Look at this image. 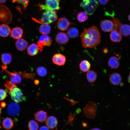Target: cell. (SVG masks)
Instances as JSON below:
<instances>
[{
    "mask_svg": "<svg viewBox=\"0 0 130 130\" xmlns=\"http://www.w3.org/2000/svg\"><path fill=\"white\" fill-rule=\"evenodd\" d=\"M99 3L102 5L106 4L109 1V0H98Z\"/></svg>",
    "mask_w": 130,
    "mask_h": 130,
    "instance_id": "37",
    "label": "cell"
},
{
    "mask_svg": "<svg viewBox=\"0 0 130 130\" xmlns=\"http://www.w3.org/2000/svg\"><path fill=\"white\" fill-rule=\"evenodd\" d=\"M11 55L9 53L2 54L1 56V60L3 63V65L7 66V65L10 64L12 60Z\"/></svg>",
    "mask_w": 130,
    "mask_h": 130,
    "instance_id": "24",
    "label": "cell"
},
{
    "mask_svg": "<svg viewBox=\"0 0 130 130\" xmlns=\"http://www.w3.org/2000/svg\"><path fill=\"white\" fill-rule=\"evenodd\" d=\"M58 121L56 118L53 116H50L47 118L46 121V126L49 129L55 128L58 124Z\"/></svg>",
    "mask_w": 130,
    "mask_h": 130,
    "instance_id": "15",
    "label": "cell"
},
{
    "mask_svg": "<svg viewBox=\"0 0 130 130\" xmlns=\"http://www.w3.org/2000/svg\"><path fill=\"white\" fill-rule=\"evenodd\" d=\"M88 17L87 13L85 12H79L78 13L77 16L78 20L80 23L84 22L86 20Z\"/></svg>",
    "mask_w": 130,
    "mask_h": 130,
    "instance_id": "30",
    "label": "cell"
},
{
    "mask_svg": "<svg viewBox=\"0 0 130 130\" xmlns=\"http://www.w3.org/2000/svg\"><path fill=\"white\" fill-rule=\"evenodd\" d=\"M7 96L6 92L3 90L0 89V100H4Z\"/></svg>",
    "mask_w": 130,
    "mask_h": 130,
    "instance_id": "36",
    "label": "cell"
},
{
    "mask_svg": "<svg viewBox=\"0 0 130 130\" xmlns=\"http://www.w3.org/2000/svg\"><path fill=\"white\" fill-rule=\"evenodd\" d=\"M13 2H17L21 4L23 9H25L27 7L29 2V0H11Z\"/></svg>",
    "mask_w": 130,
    "mask_h": 130,
    "instance_id": "33",
    "label": "cell"
},
{
    "mask_svg": "<svg viewBox=\"0 0 130 130\" xmlns=\"http://www.w3.org/2000/svg\"><path fill=\"white\" fill-rule=\"evenodd\" d=\"M6 105V104L4 102H2L1 103V107L2 108L5 107Z\"/></svg>",
    "mask_w": 130,
    "mask_h": 130,
    "instance_id": "40",
    "label": "cell"
},
{
    "mask_svg": "<svg viewBox=\"0 0 130 130\" xmlns=\"http://www.w3.org/2000/svg\"><path fill=\"white\" fill-rule=\"evenodd\" d=\"M20 110V107L16 102H12L10 103L7 108V111L8 114L12 116H16Z\"/></svg>",
    "mask_w": 130,
    "mask_h": 130,
    "instance_id": "9",
    "label": "cell"
},
{
    "mask_svg": "<svg viewBox=\"0 0 130 130\" xmlns=\"http://www.w3.org/2000/svg\"><path fill=\"white\" fill-rule=\"evenodd\" d=\"M72 24L66 18L63 17L58 19L57 22V26L60 30L65 31L67 29L70 25Z\"/></svg>",
    "mask_w": 130,
    "mask_h": 130,
    "instance_id": "8",
    "label": "cell"
},
{
    "mask_svg": "<svg viewBox=\"0 0 130 130\" xmlns=\"http://www.w3.org/2000/svg\"><path fill=\"white\" fill-rule=\"evenodd\" d=\"M98 0H83L80 3L81 7L83 8L87 14H93L98 5Z\"/></svg>",
    "mask_w": 130,
    "mask_h": 130,
    "instance_id": "5",
    "label": "cell"
},
{
    "mask_svg": "<svg viewBox=\"0 0 130 130\" xmlns=\"http://www.w3.org/2000/svg\"><path fill=\"white\" fill-rule=\"evenodd\" d=\"M61 0H45V4H39L38 6L40 10H58L60 9L59 2Z\"/></svg>",
    "mask_w": 130,
    "mask_h": 130,
    "instance_id": "6",
    "label": "cell"
},
{
    "mask_svg": "<svg viewBox=\"0 0 130 130\" xmlns=\"http://www.w3.org/2000/svg\"><path fill=\"white\" fill-rule=\"evenodd\" d=\"M80 37L82 46L85 48L94 47L101 42L100 33L98 28L94 26L84 29Z\"/></svg>",
    "mask_w": 130,
    "mask_h": 130,
    "instance_id": "1",
    "label": "cell"
},
{
    "mask_svg": "<svg viewBox=\"0 0 130 130\" xmlns=\"http://www.w3.org/2000/svg\"><path fill=\"white\" fill-rule=\"evenodd\" d=\"M52 39L49 36L43 34L40 36L38 41L44 46H50L52 42Z\"/></svg>",
    "mask_w": 130,
    "mask_h": 130,
    "instance_id": "16",
    "label": "cell"
},
{
    "mask_svg": "<svg viewBox=\"0 0 130 130\" xmlns=\"http://www.w3.org/2000/svg\"><path fill=\"white\" fill-rule=\"evenodd\" d=\"M69 37L65 33L60 32L57 34L55 37V40L58 43L60 44L65 45L69 41Z\"/></svg>",
    "mask_w": 130,
    "mask_h": 130,
    "instance_id": "12",
    "label": "cell"
},
{
    "mask_svg": "<svg viewBox=\"0 0 130 130\" xmlns=\"http://www.w3.org/2000/svg\"><path fill=\"white\" fill-rule=\"evenodd\" d=\"M113 24L114 29L117 30L120 28L122 25L120 21L116 19L114 17L113 18Z\"/></svg>",
    "mask_w": 130,
    "mask_h": 130,
    "instance_id": "35",
    "label": "cell"
},
{
    "mask_svg": "<svg viewBox=\"0 0 130 130\" xmlns=\"http://www.w3.org/2000/svg\"><path fill=\"white\" fill-rule=\"evenodd\" d=\"M39 51L37 45L32 43L28 47L27 49V53L28 55L31 56L36 55Z\"/></svg>",
    "mask_w": 130,
    "mask_h": 130,
    "instance_id": "22",
    "label": "cell"
},
{
    "mask_svg": "<svg viewBox=\"0 0 130 130\" xmlns=\"http://www.w3.org/2000/svg\"><path fill=\"white\" fill-rule=\"evenodd\" d=\"M49 129L46 126H43L41 127L39 129L40 130H49Z\"/></svg>",
    "mask_w": 130,
    "mask_h": 130,
    "instance_id": "39",
    "label": "cell"
},
{
    "mask_svg": "<svg viewBox=\"0 0 130 130\" xmlns=\"http://www.w3.org/2000/svg\"><path fill=\"white\" fill-rule=\"evenodd\" d=\"M109 79L112 84L117 85H119L121 83L122 78L120 75L118 73H114L110 75Z\"/></svg>",
    "mask_w": 130,
    "mask_h": 130,
    "instance_id": "14",
    "label": "cell"
},
{
    "mask_svg": "<svg viewBox=\"0 0 130 130\" xmlns=\"http://www.w3.org/2000/svg\"><path fill=\"white\" fill-rule=\"evenodd\" d=\"M5 86L8 91L9 94L13 101L17 103L22 101L24 98L23 93L21 90L17 87L16 84L7 80L5 82Z\"/></svg>",
    "mask_w": 130,
    "mask_h": 130,
    "instance_id": "2",
    "label": "cell"
},
{
    "mask_svg": "<svg viewBox=\"0 0 130 130\" xmlns=\"http://www.w3.org/2000/svg\"><path fill=\"white\" fill-rule=\"evenodd\" d=\"M6 0H0V3L2 4L4 3Z\"/></svg>",
    "mask_w": 130,
    "mask_h": 130,
    "instance_id": "42",
    "label": "cell"
},
{
    "mask_svg": "<svg viewBox=\"0 0 130 130\" xmlns=\"http://www.w3.org/2000/svg\"><path fill=\"white\" fill-rule=\"evenodd\" d=\"M79 32L76 27H72L69 28L67 31V34L68 37L71 38H76L79 35Z\"/></svg>",
    "mask_w": 130,
    "mask_h": 130,
    "instance_id": "26",
    "label": "cell"
},
{
    "mask_svg": "<svg viewBox=\"0 0 130 130\" xmlns=\"http://www.w3.org/2000/svg\"><path fill=\"white\" fill-rule=\"evenodd\" d=\"M37 45L38 47L39 51L40 52H42L43 51V46L38 41L37 42Z\"/></svg>",
    "mask_w": 130,
    "mask_h": 130,
    "instance_id": "38",
    "label": "cell"
},
{
    "mask_svg": "<svg viewBox=\"0 0 130 130\" xmlns=\"http://www.w3.org/2000/svg\"><path fill=\"white\" fill-rule=\"evenodd\" d=\"M128 82L130 83V72L129 73V75L128 78Z\"/></svg>",
    "mask_w": 130,
    "mask_h": 130,
    "instance_id": "43",
    "label": "cell"
},
{
    "mask_svg": "<svg viewBox=\"0 0 130 130\" xmlns=\"http://www.w3.org/2000/svg\"></svg>",
    "mask_w": 130,
    "mask_h": 130,
    "instance_id": "46",
    "label": "cell"
},
{
    "mask_svg": "<svg viewBox=\"0 0 130 130\" xmlns=\"http://www.w3.org/2000/svg\"><path fill=\"white\" fill-rule=\"evenodd\" d=\"M11 34L13 38L18 39L21 38L22 36L23 31L21 28L16 27L13 28L11 31Z\"/></svg>",
    "mask_w": 130,
    "mask_h": 130,
    "instance_id": "18",
    "label": "cell"
},
{
    "mask_svg": "<svg viewBox=\"0 0 130 130\" xmlns=\"http://www.w3.org/2000/svg\"><path fill=\"white\" fill-rule=\"evenodd\" d=\"M11 29L7 24L0 25V36L3 37H7L11 32Z\"/></svg>",
    "mask_w": 130,
    "mask_h": 130,
    "instance_id": "20",
    "label": "cell"
},
{
    "mask_svg": "<svg viewBox=\"0 0 130 130\" xmlns=\"http://www.w3.org/2000/svg\"><path fill=\"white\" fill-rule=\"evenodd\" d=\"M5 71L8 74L10 77V81L12 83L16 84L21 82L22 78L18 72L15 71L11 72L7 70Z\"/></svg>",
    "mask_w": 130,
    "mask_h": 130,
    "instance_id": "10",
    "label": "cell"
},
{
    "mask_svg": "<svg viewBox=\"0 0 130 130\" xmlns=\"http://www.w3.org/2000/svg\"><path fill=\"white\" fill-rule=\"evenodd\" d=\"M100 26L102 30L105 32L111 31L114 28L113 21L108 20L101 21Z\"/></svg>",
    "mask_w": 130,
    "mask_h": 130,
    "instance_id": "11",
    "label": "cell"
},
{
    "mask_svg": "<svg viewBox=\"0 0 130 130\" xmlns=\"http://www.w3.org/2000/svg\"><path fill=\"white\" fill-rule=\"evenodd\" d=\"M52 60L53 63L55 64L61 66L65 64L66 58L65 55L59 53L55 54L53 55Z\"/></svg>",
    "mask_w": 130,
    "mask_h": 130,
    "instance_id": "7",
    "label": "cell"
},
{
    "mask_svg": "<svg viewBox=\"0 0 130 130\" xmlns=\"http://www.w3.org/2000/svg\"><path fill=\"white\" fill-rule=\"evenodd\" d=\"M18 72L19 74L21 76L25 78H29L33 79L35 76V73H27L25 72Z\"/></svg>",
    "mask_w": 130,
    "mask_h": 130,
    "instance_id": "34",
    "label": "cell"
},
{
    "mask_svg": "<svg viewBox=\"0 0 130 130\" xmlns=\"http://www.w3.org/2000/svg\"><path fill=\"white\" fill-rule=\"evenodd\" d=\"M28 45L27 41L22 38L17 39L15 42L16 48L20 51H22L25 50L27 47Z\"/></svg>",
    "mask_w": 130,
    "mask_h": 130,
    "instance_id": "13",
    "label": "cell"
},
{
    "mask_svg": "<svg viewBox=\"0 0 130 130\" xmlns=\"http://www.w3.org/2000/svg\"><path fill=\"white\" fill-rule=\"evenodd\" d=\"M119 31L121 34L127 36L130 34V26L125 24L122 25L120 28Z\"/></svg>",
    "mask_w": 130,
    "mask_h": 130,
    "instance_id": "27",
    "label": "cell"
},
{
    "mask_svg": "<svg viewBox=\"0 0 130 130\" xmlns=\"http://www.w3.org/2000/svg\"><path fill=\"white\" fill-rule=\"evenodd\" d=\"M37 74L40 76L43 77L45 76L47 73L46 68L44 67L40 66L38 67L36 70Z\"/></svg>",
    "mask_w": 130,
    "mask_h": 130,
    "instance_id": "31",
    "label": "cell"
},
{
    "mask_svg": "<svg viewBox=\"0 0 130 130\" xmlns=\"http://www.w3.org/2000/svg\"><path fill=\"white\" fill-rule=\"evenodd\" d=\"M108 65L112 69L117 68L119 65V59L116 57H112L109 58L108 62Z\"/></svg>",
    "mask_w": 130,
    "mask_h": 130,
    "instance_id": "21",
    "label": "cell"
},
{
    "mask_svg": "<svg viewBox=\"0 0 130 130\" xmlns=\"http://www.w3.org/2000/svg\"><path fill=\"white\" fill-rule=\"evenodd\" d=\"M12 18V14L9 9L5 5H0V25L9 24Z\"/></svg>",
    "mask_w": 130,
    "mask_h": 130,
    "instance_id": "4",
    "label": "cell"
},
{
    "mask_svg": "<svg viewBox=\"0 0 130 130\" xmlns=\"http://www.w3.org/2000/svg\"><path fill=\"white\" fill-rule=\"evenodd\" d=\"M35 119L40 122H44L47 118V113L46 111L41 110L37 112L34 115Z\"/></svg>",
    "mask_w": 130,
    "mask_h": 130,
    "instance_id": "19",
    "label": "cell"
},
{
    "mask_svg": "<svg viewBox=\"0 0 130 130\" xmlns=\"http://www.w3.org/2000/svg\"><path fill=\"white\" fill-rule=\"evenodd\" d=\"M50 26L48 24H43L40 26L39 31V32L43 34L47 35L49 34L51 31Z\"/></svg>",
    "mask_w": 130,
    "mask_h": 130,
    "instance_id": "29",
    "label": "cell"
},
{
    "mask_svg": "<svg viewBox=\"0 0 130 130\" xmlns=\"http://www.w3.org/2000/svg\"><path fill=\"white\" fill-rule=\"evenodd\" d=\"M86 76L89 82L91 83L94 82L96 79L97 76V73L94 71L89 70L87 72Z\"/></svg>",
    "mask_w": 130,
    "mask_h": 130,
    "instance_id": "25",
    "label": "cell"
},
{
    "mask_svg": "<svg viewBox=\"0 0 130 130\" xmlns=\"http://www.w3.org/2000/svg\"><path fill=\"white\" fill-rule=\"evenodd\" d=\"M56 12L53 10H46L42 14L41 18L38 20L33 19L35 21L39 23L49 24L56 21L57 19Z\"/></svg>",
    "mask_w": 130,
    "mask_h": 130,
    "instance_id": "3",
    "label": "cell"
},
{
    "mask_svg": "<svg viewBox=\"0 0 130 130\" xmlns=\"http://www.w3.org/2000/svg\"><path fill=\"white\" fill-rule=\"evenodd\" d=\"M39 83V81L37 80H35L34 81V83L36 85H37Z\"/></svg>",
    "mask_w": 130,
    "mask_h": 130,
    "instance_id": "41",
    "label": "cell"
},
{
    "mask_svg": "<svg viewBox=\"0 0 130 130\" xmlns=\"http://www.w3.org/2000/svg\"><path fill=\"white\" fill-rule=\"evenodd\" d=\"M13 125V123L12 119L10 117H6L3 121L2 125L4 128L6 129H11Z\"/></svg>",
    "mask_w": 130,
    "mask_h": 130,
    "instance_id": "28",
    "label": "cell"
},
{
    "mask_svg": "<svg viewBox=\"0 0 130 130\" xmlns=\"http://www.w3.org/2000/svg\"><path fill=\"white\" fill-rule=\"evenodd\" d=\"M128 19L130 21V14L128 15Z\"/></svg>",
    "mask_w": 130,
    "mask_h": 130,
    "instance_id": "45",
    "label": "cell"
},
{
    "mask_svg": "<svg viewBox=\"0 0 130 130\" xmlns=\"http://www.w3.org/2000/svg\"><path fill=\"white\" fill-rule=\"evenodd\" d=\"M2 111H1V109L0 107V115Z\"/></svg>",
    "mask_w": 130,
    "mask_h": 130,
    "instance_id": "44",
    "label": "cell"
},
{
    "mask_svg": "<svg viewBox=\"0 0 130 130\" xmlns=\"http://www.w3.org/2000/svg\"><path fill=\"white\" fill-rule=\"evenodd\" d=\"M29 129L31 130H37L39 128V125L37 122L34 120H31L28 124Z\"/></svg>",
    "mask_w": 130,
    "mask_h": 130,
    "instance_id": "32",
    "label": "cell"
},
{
    "mask_svg": "<svg viewBox=\"0 0 130 130\" xmlns=\"http://www.w3.org/2000/svg\"><path fill=\"white\" fill-rule=\"evenodd\" d=\"M110 36L111 40L114 42H120L122 39V35L121 33L115 29L111 31Z\"/></svg>",
    "mask_w": 130,
    "mask_h": 130,
    "instance_id": "17",
    "label": "cell"
},
{
    "mask_svg": "<svg viewBox=\"0 0 130 130\" xmlns=\"http://www.w3.org/2000/svg\"><path fill=\"white\" fill-rule=\"evenodd\" d=\"M91 67L90 62L86 60H82L79 64L80 69L83 72H87L89 70Z\"/></svg>",
    "mask_w": 130,
    "mask_h": 130,
    "instance_id": "23",
    "label": "cell"
}]
</instances>
